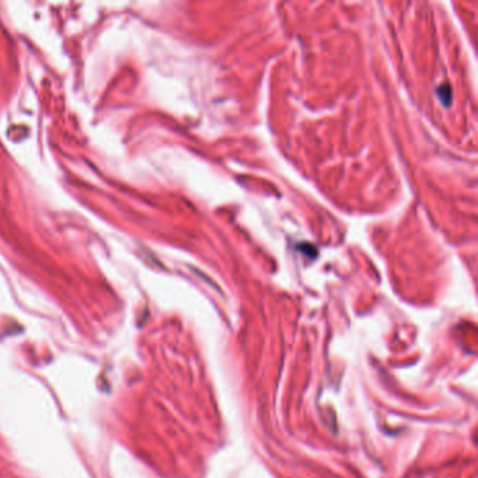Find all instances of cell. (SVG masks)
I'll use <instances>...</instances> for the list:
<instances>
[]
</instances>
